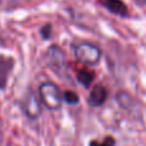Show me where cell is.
Listing matches in <instances>:
<instances>
[{"mask_svg": "<svg viewBox=\"0 0 146 146\" xmlns=\"http://www.w3.org/2000/svg\"><path fill=\"white\" fill-rule=\"evenodd\" d=\"M40 100L50 110H58L62 106V95L58 86L53 82H44L40 86Z\"/></svg>", "mask_w": 146, "mask_h": 146, "instance_id": "1", "label": "cell"}, {"mask_svg": "<svg viewBox=\"0 0 146 146\" xmlns=\"http://www.w3.org/2000/svg\"><path fill=\"white\" fill-rule=\"evenodd\" d=\"M76 58L86 66H95L101 58V51L98 46L90 42H81L76 46Z\"/></svg>", "mask_w": 146, "mask_h": 146, "instance_id": "2", "label": "cell"}, {"mask_svg": "<svg viewBox=\"0 0 146 146\" xmlns=\"http://www.w3.org/2000/svg\"><path fill=\"white\" fill-rule=\"evenodd\" d=\"M22 109L26 113V115L31 119H36L41 114V106H40V99L36 96L33 91L26 94L25 99L22 101Z\"/></svg>", "mask_w": 146, "mask_h": 146, "instance_id": "3", "label": "cell"}, {"mask_svg": "<svg viewBox=\"0 0 146 146\" xmlns=\"http://www.w3.org/2000/svg\"><path fill=\"white\" fill-rule=\"evenodd\" d=\"M103 4L106 7L109 12L114 13V14L119 15V17H128V8L122 0H104Z\"/></svg>", "mask_w": 146, "mask_h": 146, "instance_id": "4", "label": "cell"}, {"mask_svg": "<svg viewBox=\"0 0 146 146\" xmlns=\"http://www.w3.org/2000/svg\"><path fill=\"white\" fill-rule=\"evenodd\" d=\"M108 96V91L105 90V87L98 85L91 90L90 98H88V103L91 106H100L101 104H104V101L106 100Z\"/></svg>", "mask_w": 146, "mask_h": 146, "instance_id": "5", "label": "cell"}, {"mask_svg": "<svg viewBox=\"0 0 146 146\" xmlns=\"http://www.w3.org/2000/svg\"><path fill=\"white\" fill-rule=\"evenodd\" d=\"M95 78V73L90 69H81L77 74V80L80 83H82L85 87H88L91 85V82Z\"/></svg>", "mask_w": 146, "mask_h": 146, "instance_id": "6", "label": "cell"}, {"mask_svg": "<svg viewBox=\"0 0 146 146\" xmlns=\"http://www.w3.org/2000/svg\"><path fill=\"white\" fill-rule=\"evenodd\" d=\"M90 146H115V141L111 136H108L103 140V141H91Z\"/></svg>", "mask_w": 146, "mask_h": 146, "instance_id": "7", "label": "cell"}, {"mask_svg": "<svg viewBox=\"0 0 146 146\" xmlns=\"http://www.w3.org/2000/svg\"><path fill=\"white\" fill-rule=\"evenodd\" d=\"M63 99L68 104H77L78 101H80L78 95L76 92H73V91H66V92L63 94Z\"/></svg>", "mask_w": 146, "mask_h": 146, "instance_id": "8", "label": "cell"}, {"mask_svg": "<svg viewBox=\"0 0 146 146\" xmlns=\"http://www.w3.org/2000/svg\"><path fill=\"white\" fill-rule=\"evenodd\" d=\"M50 32H51V27L50 26H45V27H42V30H41V33H42V36L45 38H48L49 37V35H50Z\"/></svg>", "mask_w": 146, "mask_h": 146, "instance_id": "9", "label": "cell"}, {"mask_svg": "<svg viewBox=\"0 0 146 146\" xmlns=\"http://www.w3.org/2000/svg\"><path fill=\"white\" fill-rule=\"evenodd\" d=\"M136 3L140 5H146V0H136Z\"/></svg>", "mask_w": 146, "mask_h": 146, "instance_id": "10", "label": "cell"}]
</instances>
